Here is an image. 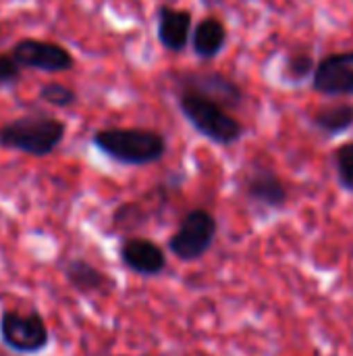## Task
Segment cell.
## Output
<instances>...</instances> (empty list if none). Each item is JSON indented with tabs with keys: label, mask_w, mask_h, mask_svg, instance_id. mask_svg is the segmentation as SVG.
<instances>
[{
	"label": "cell",
	"mask_w": 353,
	"mask_h": 356,
	"mask_svg": "<svg viewBox=\"0 0 353 356\" xmlns=\"http://www.w3.org/2000/svg\"><path fill=\"white\" fill-rule=\"evenodd\" d=\"M158 38L164 48L179 52L185 48L191 29V15L187 10H177L171 6H162L158 15Z\"/></svg>",
	"instance_id": "8fae6325"
},
{
	"label": "cell",
	"mask_w": 353,
	"mask_h": 356,
	"mask_svg": "<svg viewBox=\"0 0 353 356\" xmlns=\"http://www.w3.org/2000/svg\"><path fill=\"white\" fill-rule=\"evenodd\" d=\"M216 232H218L216 219L208 211L196 209L185 215L177 234L169 240V248L181 261H187V263L198 261L214 244Z\"/></svg>",
	"instance_id": "277c9868"
},
{
	"label": "cell",
	"mask_w": 353,
	"mask_h": 356,
	"mask_svg": "<svg viewBox=\"0 0 353 356\" xmlns=\"http://www.w3.org/2000/svg\"><path fill=\"white\" fill-rule=\"evenodd\" d=\"M64 138V123L48 115H27L0 129V144L33 156L50 154Z\"/></svg>",
	"instance_id": "7a4b0ae2"
},
{
	"label": "cell",
	"mask_w": 353,
	"mask_h": 356,
	"mask_svg": "<svg viewBox=\"0 0 353 356\" xmlns=\"http://www.w3.org/2000/svg\"><path fill=\"white\" fill-rule=\"evenodd\" d=\"M314 58L308 54V52H295V54H291L289 58H287V63H285V73H287V77L289 79H293V81H302V79H306L312 71H314Z\"/></svg>",
	"instance_id": "2e32d148"
},
{
	"label": "cell",
	"mask_w": 353,
	"mask_h": 356,
	"mask_svg": "<svg viewBox=\"0 0 353 356\" xmlns=\"http://www.w3.org/2000/svg\"><path fill=\"white\" fill-rule=\"evenodd\" d=\"M40 98L44 102L52 104V106H60L62 108V106H71L77 100V94L71 88L62 86V83H48V86L42 88Z\"/></svg>",
	"instance_id": "e0dca14e"
},
{
	"label": "cell",
	"mask_w": 353,
	"mask_h": 356,
	"mask_svg": "<svg viewBox=\"0 0 353 356\" xmlns=\"http://www.w3.org/2000/svg\"><path fill=\"white\" fill-rule=\"evenodd\" d=\"M19 75H21V71H19L17 60L12 56H0V86L17 81Z\"/></svg>",
	"instance_id": "ac0fdd59"
},
{
	"label": "cell",
	"mask_w": 353,
	"mask_h": 356,
	"mask_svg": "<svg viewBox=\"0 0 353 356\" xmlns=\"http://www.w3.org/2000/svg\"><path fill=\"white\" fill-rule=\"evenodd\" d=\"M121 259L123 263L141 275H158L166 267L164 252L158 244L144 240V238H131L121 246Z\"/></svg>",
	"instance_id": "30bf717a"
},
{
	"label": "cell",
	"mask_w": 353,
	"mask_h": 356,
	"mask_svg": "<svg viewBox=\"0 0 353 356\" xmlns=\"http://www.w3.org/2000/svg\"><path fill=\"white\" fill-rule=\"evenodd\" d=\"M246 194L260 207L283 209L287 202V188L279 175L268 167H256L246 179Z\"/></svg>",
	"instance_id": "9c48e42d"
},
{
	"label": "cell",
	"mask_w": 353,
	"mask_h": 356,
	"mask_svg": "<svg viewBox=\"0 0 353 356\" xmlns=\"http://www.w3.org/2000/svg\"><path fill=\"white\" fill-rule=\"evenodd\" d=\"M181 86L185 92L208 98L221 106H235L243 98L237 83H233L231 79H227L221 73H189L183 77Z\"/></svg>",
	"instance_id": "ba28073f"
},
{
	"label": "cell",
	"mask_w": 353,
	"mask_h": 356,
	"mask_svg": "<svg viewBox=\"0 0 353 356\" xmlns=\"http://www.w3.org/2000/svg\"><path fill=\"white\" fill-rule=\"evenodd\" d=\"M94 144L123 165L156 163L166 152L164 138L148 129H104L94 136Z\"/></svg>",
	"instance_id": "6da1fadb"
},
{
	"label": "cell",
	"mask_w": 353,
	"mask_h": 356,
	"mask_svg": "<svg viewBox=\"0 0 353 356\" xmlns=\"http://www.w3.org/2000/svg\"><path fill=\"white\" fill-rule=\"evenodd\" d=\"M314 90L325 96H353V52L322 58L314 67Z\"/></svg>",
	"instance_id": "8992f818"
},
{
	"label": "cell",
	"mask_w": 353,
	"mask_h": 356,
	"mask_svg": "<svg viewBox=\"0 0 353 356\" xmlns=\"http://www.w3.org/2000/svg\"><path fill=\"white\" fill-rule=\"evenodd\" d=\"M64 275L71 282V286L77 288L79 292H100L112 284L106 277V273L98 271L96 267H92L89 263H85L81 259L69 261V265L64 267Z\"/></svg>",
	"instance_id": "4fadbf2b"
},
{
	"label": "cell",
	"mask_w": 353,
	"mask_h": 356,
	"mask_svg": "<svg viewBox=\"0 0 353 356\" xmlns=\"http://www.w3.org/2000/svg\"><path fill=\"white\" fill-rule=\"evenodd\" d=\"M335 169L341 188L353 194V142H347L335 150Z\"/></svg>",
	"instance_id": "9a60e30c"
},
{
	"label": "cell",
	"mask_w": 353,
	"mask_h": 356,
	"mask_svg": "<svg viewBox=\"0 0 353 356\" xmlns=\"http://www.w3.org/2000/svg\"><path fill=\"white\" fill-rule=\"evenodd\" d=\"M312 121L318 127V131H322L325 136L331 138L339 136L353 127V104L341 102V104L325 106L312 117Z\"/></svg>",
	"instance_id": "5bb4252c"
},
{
	"label": "cell",
	"mask_w": 353,
	"mask_h": 356,
	"mask_svg": "<svg viewBox=\"0 0 353 356\" xmlns=\"http://www.w3.org/2000/svg\"><path fill=\"white\" fill-rule=\"evenodd\" d=\"M179 106H181V113L185 115V119L202 136H206L208 140H212L216 144H223V146L235 144L243 134L241 123L237 119H233L221 104H216L208 98H202L191 92H183L179 96Z\"/></svg>",
	"instance_id": "3957f363"
},
{
	"label": "cell",
	"mask_w": 353,
	"mask_h": 356,
	"mask_svg": "<svg viewBox=\"0 0 353 356\" xmlns=\"http://www.w3.org/2000/svg\"><path fill=\"white\" fill-rule=\"evenodd\" d=\"M227 42V29L218 19H204L193 33V48L202 58L216 56Z\"/></svg>",
	"instance_id": "7c38bea8"
},
{
	"label": "cell",
	"mask_w": 353,
	"mask_h": 356,
	"mask_svg": "<svg viewBox=\"0 0 353 356\" xmlns=\"http://www.w3.org/2000/svg\"><path fill=\"white\" fill-rule=\"evenodd\" d=\"M0 338L10 350L33 355L48 346L50 334L44 319L37 313L19 315L6 311L0 317Z\"/></svg>",
	"instance_id": "5b68a950"
},
{
	"label": "cell",
	"mask_w": 353,
	"mask_h": 356,
	"mask_svg": "<svg viewBox=\"0 0 353 356\" xmlns=\"http://www.w3.org/2000/svg\"><path fill=\"white\" fill-rule=\"evenodd\" d=\"M12 58L19 67H31L40 71H67L73 67V56L58 44L42 40H23L12 48Z\"/></svg>",
	"instance_id": "52a82bcc"
}]
</instances>
